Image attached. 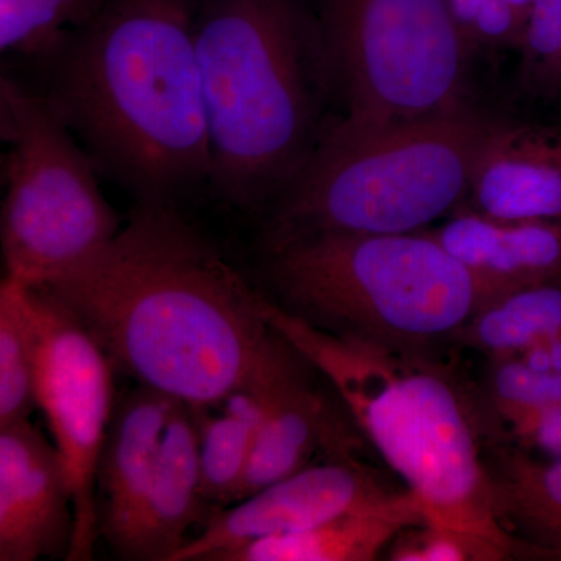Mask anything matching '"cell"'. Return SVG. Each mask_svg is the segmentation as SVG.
Returning a JSON list of instances; mask_svg holds the SVG:
<instances>
[{
  "label": "cell",
  "instance_id": "3",
  "mask_svg": "<svg viewBox=\"0 0 561 561\" xmlns=\"http://www.w3.org/2000/svg\"><path fill=\"white\" fill-rule=\"evenodd\" d=\"M264 317L327 379L373 448L423 501L430 522L522 556L494 513L481 409L430 351L332 334L268 298Z\"/></svg>",
  "mask_w": 561,
  "mask_h": 561
},
{
  "label": "cell",
  "instance_id": "11",
  "mask_svg": "<svg viewBox=\"0 0 561 561\" xmlns=\"http://www.w3.org/2000/svg\"><path fill=\"white\" fill-rule=\"evenodd\" d=\"M73 493L57 446L31 420L0 427V561L66 556Z\"/></svg>",
  "mask_w": 561,
  "mask_h": 561
},
{
  "label": "cell",
  "instance_id": "12",
  "mask_svg": "<svg viewBox=\"0 0 561 561\" xmlns=\"http://www.w3.org/2000/svg\"><path fill=\"white\" fill-rule=\"evenodd\" d=\"M176 401L138 383L114 402L98 461L95 497L99 534L122 559L138 527Z\"/></svg>",
  "mask_w": 561,
  "mask_h": 561
},
{
  "label": "cell",
  "instance_id": "24",
  "mask_svg": "<svg viewBox=\"0 0 561 561\" xmlns=\"http://www.w3.org/2000/svg\"><path fill=\"white\" fill-rule=\"evenodd\" d=\"M518 50L527 91L540 98H561V0L531 2Z\"/></svg>",
  "mask_w": 561,
  "mask_h": 561
},
{
  "label": "cell",
  "instance_id": "21",
  "mask_svg": "<svg viewBox=\"0 0 561 561\" xmlns=\"http://www.w3.org/2000/svg\"><path fill=\"white\" fill-rule=\"evenodd\" d=\"M209 405L194 408L201 440L202 494L209 507L241 501L243 481L260 427L251 421Z\"/></svg>",
  "mask_w": 561,
  "mask_h": 561
},
{
  "label": "cell",
  "instance_id": "15",
  "mask_svg": "<svg viewBox=\"0 0 561 561\" xmlns=\"http://www.w3.org/2000/svg\"><path fill=\"white\" fill-rule=\"evenodd\" d=\"M313 373L302 356L273 400L254 442L241 501L309 467L317 454H351L348 432L312 382Z\"/></svg>",
  "mask_w": 561,
  "mask_h": 561
},
{
  "label": "cell",
  "instance_id": "6",
  "mask_svg": "<svg viewBox=\"0 0 561 561\" xmlns=\"http://www.w3.org/2000/svg\"><path fill=\"white\" fill-rule=\"evenodd\" d=\"M267 276L290 316L401 348L454 341L483 305L467 268L427 231L272 238Z\"/></svg>",
  "mask_w": 561,
  "mask_h": 561
},
{
  "label": "cell",
  "instance_id": "25",
  "mask_svg": "<svg viewBox=\"0 0 561 561\" xmlns=\"http://www.w3.org/2000/svg\"><path fill=\"white\" fill-rule=\"evenodd\" d=\"M391 561H500L504 549L476 535L430 522L402 530L386 552Z\"/></svg>",
  "mask_w": 561,
  "mask_h": 561
},
{
  "label": "cell",
  "instance_id": "13",
  "mask_svg": "<svg viewBox=\"0 0 561 561\" xmlns=\"http://www.w3.org/2000/svg\"><path fill=\"white\" fill-rule=\"evenodd\" d=\"M463 206L505 220H561V127L501 117L486 136Z\"/></svg>",
  "mask_w": 561,
  "mask_h": 561
},
{
  "label": "cell",
  "instance_id": "9",
  "mask_svg": "<svg viewBox=\"0 0 561 561\" xmlns=\"http://www.w3.org/2000/svg\"><path fill=\"white\" fill-rule=\"evenodd\" d=\"M28 286V284H27ZM38 331V409L46 416L73 493L69 561L94 559L95 474L114 409L113 364L90 331L43 287L28 286Z\"/></svg>",
  "mask_w": 561,
  "mask_h": 561
},
{
  "label": "cell",
  "instance_id": "5",
  "mask_svg": "<svg viewBox=\"0 0 561 561\" xmlns=\"http://www.w3.org/2000/svg\"><path fill=\"white\" fill-rule=\"evenodd\" d=\"M500 119L470 102L440 116L381 127L332 122L276 198L268 239L430 230L467 203L476 161Z\"/></svg>",
  "mask_w": 561,
  "mask_h": 561
},
{
  "label": "cell",
  "instance_id": "17",
  "mask_svg": "<svg viewBox=\"0 0 561 561\" xmlns=\"http://www.w3.org/2000/svg\"><path fill=\"white\" fill-rule=\"evenodd\" d=\"M427 519L423 501L405 489L311 529L245 542L216 561H373L402 530Z\"/></svg>",
  "mask_w": 561,
  "mask_h": 561
},
{
  "label": "cell",
  "instance_id": "22",
  "mask_svg": "<svg viewBox=\"0 0 561 561\" xmlns=\"http://www.w3.org/2000/svg\"><path fill=\"white\" fill-rule=\"evenodd\" d=\"M561 400V376L530 368L518 357L489 359L481 409L489 437H504L516 424Z\"/></svg>",
  "mask_w": 561,
  "mask_h": 561
},
{
  "label": "cell",
  "instance_id": "4",
  "mask_svg": "<svg viewBox=\"0 0 561 561\" xmlns=\"http://www.w3.org/2000/svg\"><path fill=\"white\" fill-rule=\"evenodd\" d=\"M209 184L236 208L276 202L319 142L332 88L320 25L295 0H213L195 20Z\"/></svg>",
  "mask_w": 561,
  "mask_h": 561
},
{
  "label": "cell",
  "instance_id": "1",
  "mask_svg": "<svg viewBox=\"0 0 561 561\" xmlns=\"http://www.w3.org/2000/svg\"><path fill=\"white\" fill-rule=\"evenodd\" d=\"M114 368L201 408L249 381L279 334L267 298L172 205H139L98 254L44 284Z\"/></svg>",
  "mask_w": 561,
  "mask_h": 561
},
{
  "label": "cell",
  "instance_id": "29",
  "mask_svg": "<svg viewBox=\"0 0 561 561\" xmlns=\"http://www.w3.org/2000/svg\"><path fill=\"white\" fill-rule=\"evenodd\" d=\"M507 2L511 3L513 9L518 11L519 16L523 18L524 22H526L527 16H529L531 2H534V0H507Z\"/></svg>",
  "mask_w": 561,
  "mask_h": 561
},
{
  "label": "cell",
  "instance_id": "23",
  "mask_svg": "<svg viewBox=\"0 0 561 561\" xmlns=\"http://www.w3.org/2000/svg\"><path fill=\"white\" fill-rule=\"evenodd\" d=\"M103 0H0L3 54L47 60L69 35L91 20Z\"/></svg>",
  "mask_w": 561,
  "mask_h": 561
},
{
  "label": "cell",
  "instance_id": "26",
  "mask_svg": "<svg viewBox=\"0 0 561 561\" xmlns=\"http://www.w3.org/2000/svg\"><path fill=\"white\" fill-rule=\"evenodd\" d=\"M507 438H511L512 446L535 459L561 460V400L527 416L497 440H507Z\"/></svg>",
  "mask_w": 561,
  "mask_h": 561
},
{
  "label": "cell",
  "instance_id": "10",
  "mask_svg": "<svg viewBox=\"0 0 561 561\" xmlns=\"http://www.w3.org/2000/svg\"><path fill=\"white\" fill-rule=\"evenodd\" d=\"M391 493L351 454L317 460L238 505L216 508L172 561H216L245 542L311 529Z\"/></svg>",
  "mask_w": 561,
  "mask_h": 561
},
{
  "label": "cell",
  "instance_id": "7",
  "mask_svg": "<svg viewBox=\"0 0 561 561\" xmlns=\"http://www.w3.org/2000/svg\"><path fill=\"white\" fill-rule=\"evenodd\" d=\"M0 116L10 146L0 216L5 276L44 286L105 249L121 221L94 161L46 94L3 77Z\"/></svg>",
  "mask_w": 561,
  "mask_h": 561
},
{
  "label": "cell",
  "instance_id": "2",
  "mask_svg": "<svg viewBox=\"0 0 561 561\" xmlns=\"http://www.w3.org/2000/svg\"><path fill=\"white\" fill-rule=\"evenodd\" d=\"M195 20L187 0H108L47 58V99L139 205L209 183Z\"/></svg>",
  "mask_w": 561,
  "mask_h": 561
},
{
  "label": "cell",
  "instance_id": "20",
  "mask_svg": "<svg viewBox=\"0 0 561 561\" xmlns=\"http://www.w3.org/2000/svg\"><path fill=\"white\" fill-rule=\"evenodd\" d=\"M38 331L27 284H0V427L31 420L38 409Z\"/></svg>",
  "mask_w": 561,
  "mask_h": 561
},
{
  "label": "cell",
  "instance_id": "28",
  "mask_svg": "<svg viewBox=\"0 0 561 561\" xmlns=\"http://www.w3.org/2000/svg\"><path fill=\"white\" fill-rule=\"evenodd\" d=\"M485 2L486 0H446L453 20L467 44L468 33H470L472 24H474L476 18H478L479 11L482 10Z\"/></svg>",
  "mask_w": 561,
  "mask_h": 561
},
{
  "label": "cell",
  "instance_id": "8",
  "mask_svg": "<svg viewBox=\"0 0 561 561\" xmlns=\"http://www.w3.org/2000/svg\"><path fill=\"white\" fill-rule=\"evenodd\" d=\"M319 25L350 124L427 119L471 102V50L446 0H321Z\"/></svg>",
  "mask_w": 561,
  "mask_h": 561
},
{
  "label": "cell",
  "instance_id": "16",
  "mask_svg": "<svg viewBox=\"0 0 561 561\" xmlns=\"http://www.w3.org/2000/svg\"><path fill=\"white\" fill-rule=\"evenodd\" d=\"M202 494L201 440L194 409L183 401L173 408L160 459L125 560L172 561L190 541L191 527L206 512Z\"/></svg>",
  "mask_w": 561,
  "mask_h": 561
},
{
  "label": "cell",
  "instance_id": "18",
  "mask_svg": "<svg viewBox=\"0 0 561 561\" xmlns=\"http://www.w3.org/2000/svg\"><path fill=\"white\" fill-rule=\"evenodd\" d=\"M493 507L522 556L561 560V460L535 459L511 443L485 437Z\"/></svg>",
  "mask_w": 561,
  "mask_h": 561
},
{
  "label": "cell",
  "instance_id": "14",
  "mask_svg": "<svg viewBox=\"0 0 561 561\" xmlns=\"http://www.w3.org/2000/svg\"><path fill=\"white\" fill-rule=\"evenodd\" d=\"M426 231L467 268L482 306L561 278V220L496 219L461 206Z\"/></svg>",
  "mask_w": 561,
  "mask_h": 561
},
{
  "label": "cell",
  "instance_id": "27",
  "mask_svg": "<svg viewBox=\"0 0 561 561\" xmlns=\"http://www.w3.org/2000/svg\"><path fill=\"white\" fill-rule=\"evenodd\" d=\"M516 357L535 370L561 376V334L531 346Z\"/></svg>",
  "mask_w": 561,
  "mask_h": 561
},
{
  "label": "cell",
  "instance_id": "19",
  "mask_svg": "<svg viewBox=\"0 0 561 561\" xmlns=\"http://www.w3.org/2000/svg\"><path fill=\"white\" fill-rule=\"evenodd\" d=\"M561 334V278L511 291L486 302L454 341L489 359L516 357Z\"/></svg>",
  "mask_w": 561,
  "mask_h": 561
}]
</instances>
